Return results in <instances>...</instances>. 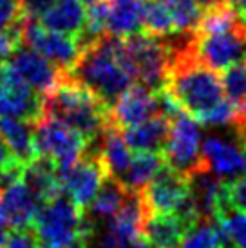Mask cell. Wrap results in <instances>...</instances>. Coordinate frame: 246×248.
I'll return each instance as SVG.
<instances>
[{
  "mask_svg": "<svg viewBox=\"0 0 246 248\" xmlns=\"http://www.w3.org/2000/svg\"><path fill=\"white\" fill-rule=\"evenodd\" d=\"M44 114L82 132L89 145L100 138L109 125V107L89 87L73 80L71 76H65L44 96Z\"/></svg>",
  "mask_w": 246,
  "mask_h": 248,
  "instance_id": "obj_1",
  "label": "cell"
},
{
  "mask_svg": "<svg viewBox=\"0 0 246 248\" xmlns=\"http://www.w3.org/2000/svg\"><path fill=\"white\" fill-rule=\"evenodd\" d=\"M67 76L89 87L107 107H110L134 83L118 63L112 53L109 33L83 49Z\"/></svg>",
  "mask_w": 246,
  "mask_h": 248,
  "instance_id": "obj_2",
  "label": "cell"
},
{
  "mask_svg": "<svg viewBox=\"0 0 246 248\" xmlns=\"http://www.w3.org/2000/svg\"><path fill=\"white\" fill-rule=\"evenodd\" d=\"M33 225L42 248H63L80 235L87 237L94 228L89 216L63 194L42 205Z\"/></svg>",
  "mask_w": 246,
  "mask_h": 248,
  "instance_id": "obj_3",
  "label": "cell"
},
{
  "mask_svg": "<svg viewBox=\"0 0 246 248\" xmlns=\"http://www.w3.org/2000/svg\"><path fill=\"white\" fill-rule=\"evenodd\" d=\"M139 194L147 214H174L186 228L194 227L201 219L192 198L188 176L170 167L163 165L156 178Z\"/></svg>",
  "mask_w": 246,
  "mask_h": 248,
  "instance_id": "obj_4",
  "label": "cell"
},
{
  "mask_svg": "<svg viewBox=\"0 0 246 248\" xmlns=\"http://www.w3.org/2000/svg\"><path fill=\"white\" fill-rule=\"evenodd\" d=\"M33 134L36 154L49 159L56 169L73 165L89 151V141L82 132L47 114H42L33 124Z\"/></svg>",
  "mask_w": 246,
  "mask_h": 248,
  "instance_id": "obj_5",
  "label": "cell"
},
{
  "mask_svg": "<svg viewBox=\"0 0 246 248\" xmlns=\"http://www.w3.org/2000/svg\"><path fill=\"white\" fill-rule=\"evenodd\" d=\"M201 147H203V134L198 120L183 110L172 114L169 136L163 145L165 165L184 176H192L198 170H203L205 163H203Z\"/></svg>",
  "mask_w": 246,
  "mask_h": 248,
  "instance_id": "obj_6",
  "label": "cell"
},
{
  "mask_svg": "<svg viewBox=\"0 0 246 248\" xmlns=\"http://www.w3.org/2000/svg\"><path fill=\"white\" fill-rule=\"evenodd\" d=\"M22 44L38 51L65 75L71 73L82 55V46L75 36L51 31L44 28L38 18L31 16H26L22 26Z\"/></svg>",
  "mask_w": 246,
  "mask_h": 248,
  "instance_id": "obj_7",
  "label": "cell"
},
{
  "mask_svg": "<svg viewBox=\"0 0 246 248\" xmlns=\"http://www.w3.org/2000/svg\"><path fill=\"white\" fill-rule=\"evenodd\" d=\"M56 170H58L62 194L67 196L82 210L94 201L103 181L107 179V172L103 169L102 161L96 156V152H89L73 165L56 169Z\"/></svg>",
  "mask_w": 246,
  "mask_h": 248,
  "instance_id": "obj_8",
  "label": "cell"
},
{
  "mask_svg": "<svg viewBox=\"0 0 246 248\" xmlns=\"http://www.w3.org/2000/svg\"><path fill=\"white\" fill-rule=\"evenodd\" d=\"M44 114V96L24 82L4 62L0 71V116H13L34 124Z\"/></svg>",
  "mask_w": 246,
  "mask_h": 248,
  "instance_id": "obj_9",
  "label": "cell"
},
{
  "mask_svg": "<svg viewBox=\"0 0 246 248\" xmlns=\"http://www.w3.org/2000/svg\"><path fill=\"white\" fill-rule=\"evenodd\" d=\"M194 51L203 65L212 71H223L246 56V31L237 28L212 35L194 33Z\"/></svg>",
  "mask_w": 246,
  "mask_h": 248,
  "instance_id": "obj_10",
  "label": "cell"
},
{
  "mask_svg": "<svg viewBox=\"0 0 246 248\" xmlns=\"http://www.w3.org/2000/svg\"><path fill=\"white\" fill-rule=\"evenodd\" d=\"M161 110L159 91H152L141 83H132L129 89L109 107V124L127 129L156 116Z\"/></svg>",
  "mask_w": 246,
  "mask_h": 248,
  "instance_id": "obj_11",
  "label": "cell"
},
{
  "mask_svg": "<svg viewBox=\"0 0 246 248\" xmlns=\"http://www.w3.org/2000/svg\"><path fill=\"white\" fill-rule=\"evenodd\" d=\"M9 65L20 76L24 82H28L38 94L46 96L56 85L65 78V73L60 71L55 63L47 60L38 51L20 44L9 56Z\"/></svg>",
  "mask_w": 246,
  "mask_h": 248,
  "instance_id": "obj_12",
  "label": "cell"
},
{
  "mask_svg": "<svg viewBox=\"0 0 246 248\" xmlns=\"http://www.w3.org/2000/svg\"><path fill=\"white\" fill-rule=\"evenodd\" d=\"M203 163L205 169L217 178L230 181L246 174V151L241 140H230L219 134H210L203 140Z\"/></svg>",
  "mask_w": 246,
  "mask_h": 248,
  "instance_id": "obj_13",
  "label": "cell"
},
{
  "mask_svg": "<svg viewBox=\"0 0 246 248\" xmlns=\"http://www.w3.org/2000/svg\"><path fill=\"white\" fill-rule=\"evenodd\" d=\"M40 207L42 201L22 183V179L0 190V223L7 228H29Z\"/></svg>",
  "mask_w": 246,
  "mask_h": 248,
  "instance_id": "obj_14",
  "label": "cell"
},
{
  "mask_svg": "<svg viewBox=\"0 0 246 248\" xmlns=\"http://www.w3.org/2000/svg\"><path fill=\"white\" fill-rule=\"evenodd\" d=\"M92 143H98L94 152L98 159L102 161L107 176L116 179L122 178L123 172L129 167L130 158H132V151L123 138L122 129L109 124L105 127V131L102 132V136Z\"/></svg>",
  "mask_w": 246,
  "mask_h": 248,
  "instance_id": "obj_15",
  "label": "cell"
},
{
  "mask_svg": "<svg viewBox=\"0 0 246 248\" xmlns=\"http://www.w3.org/2000/svg\"><path fill=\"white\" fill-rule=\"evenodd\" d=\"M169 129H170V118L159 112L141 124L122 129V132L130 151L159 152L163 151V145L169 136Z\"/></svg>",
  "mask_w": 246,
  "mask_h": 248,
  "instance_id": "obj_16",
  "label": "cell"
},
{
  "mask_svg": "<svg viewBox=\"0 0 246 248\" xmlns=\"http://www.w3.org/2000/svg\"><path fill=\"white\" fill-rule=\"evenodd\" d=\"M85 18L87 7L80 0H56L38 20L44 28L51 31L78 38L83 31Z\"/></svg>",
  "mask_w": 246,
  "mask_h": 248,
  "instance_id": "obj_17",
  "label": "cell"
},
{
  "mask_svg": "<svg viewBox=\"0 0 246 248\" xmlns=\"http://www.w3.org/2000/svg\"><path fill=\"white\" fill-rule=\"evenodd\" d=\"M186 230V225L174 214H145L141 237L151 247L179 248Z\"/></svg>",
  "mask_w": 246,
  "mask_h": 248,
  "instance_id": "obj_18",
  "label": "cell"
},
{
  "mask_svg": "<svg viewBox=\"0 0 246 248\" xmlns=\"http://www.w3.org/2000/svg\"><path fill=\"white\" fill-rule=\"evenodd\" d=\"M31 122L13 116H0V140L9 147L13 156L24 165L38 158L34 147Z\"/></svg>",
  "mask_w": 246,
  "mask_h": 248,
  "instance_id": "obj_19",
  "label": "cell"
},
{
  "mask_svg": "<svg viewBox=\"0 0 246 248\" xmlns=\"http://www.w3.org/2000/svg\"><path fill=\"white\" fill-rule=\"evenodd\" d=\"M20 179L22 183L42 201V205L46 201L53 200L58 194H62L56 167L49 159L40 158V156L24 165Z\"/></svg>",
  "mask_w": 246,
  "mask_h": 248,
  "instance_id": "obj_20",
  "label": "cell"
},
{
  "mask_svg": "<svg viewBox=\"0 0 246 248\" xmlns=\"http://www.w3.org/2000/svg\"><path fill=\"white\" fill-rule=\"evenodd\" d=\"M145 0H109L107 33L112 36H130L141 33Z\"/></svg>",
  "mask_w": 246,
  "mask_h": 248,
  "instance_id": "obj_21",
  "label": "cell"
},
{
  "mask_svg": "<svg viewBox=\"0 0 246 248\" xmlns=\"http://www.w3.org/2000/svg\"><path fill=\"white\" fill-rule=\"evenodd\" d=\"M130 192L132 190H129L120 179L107 176L100 192L96 194L94 201L89 205V214H87L89 219L94 225L98 221H109L112 216H116L122 210L125 201L129 200Z\"/></svg>",
  "mask_w": 246,
  "mask_h": 248,
  "instance_id": "obj_22",
  "label": "cell"
},
{
  "mask_svg": "<svg viewBox=\"0 0 246 248\" xmlns=\"http://www.w3.org/2000/svg\"><path fill=\"white\" fill-rule=\"evenodd\" d=\"M163 165L165 159L159 152H136L130 158L129 167L120 181L132 192H141L156 178V174L163 169Z\"/></svg>",
  "mask_w": 246,
  "mask_h": 248,
  "instance_id": "obj_23",
  "label": "cell"
},
{
  "mask_svg": "<svg viewBox=\"0 0 246 248\" xmlns=\"http://www.w3.org/2000/svg\"><path fill=\"white\" fill-rule=\"evenodd\" d=\"M179 248H232L223 235L217 221L199 219L184 232Z\"/></svg>",
  "mask_w": 246,
  "mask_h": 248,
  "instance_id": "obj_24",
  "label": "cell"
},
{
  "mask_svg": "<svg viewBox=\"0 0 246 248\" xmlns=\"http://www.w3.org/2000/svg\"><path fill=\"white\" fill-rule=\"evenodd\" d=\"M141 31L147 35L157 36V38L176 35L170 11L167 9V6L161 0H145Z\"/></svg>",
  "mask_w": 246,
  "mask_h": 248,
  "instance_id": "obj_25",
  "label": "cell"
},
{
  "mask_svg": "<svg viewBox=\"0 0 246 248\" xmlns=\"http://www.w3.org/2000/svg\"><path fill=\"white\" fill-rule=\"evenodd\" d=\"M170 11L176 35H192L203 18V9L196 0H161Z\"/></svg>",
  "mask_w": 246,
  "mask_h": 248,
  "instance_id": "obj_26",
  "label": "cell"
},
{
  "mask_svg": "<svg viewBox=\"0 0 246 248\" xmlns=\"http://www.w3.org/2000/svg\"><path fill=\"white\" fill-rule=\"evenodd\" d=\"M221 83L225 98L233 105L246 102V56L221 71Z\"/></svg>",
  "mask_w": 246,
  "mask_h": 248,
  "instance_id": "obj_27",
  "label": "cell"
},
{
  "mask_svg": "<svg viewBox=\"0 0 246 248\" xmlns=\"http://www.w3.org/2000/svg\"><path fill=\"white\" fill-rule=\"evenodd\" d=\"M143 237H134V235L123 234L116 227H112L109 221H105V225L100 232H92L87 235V248H138L139 241Z\"/></svg>",
  "mask_w": 246,
  "mask_h": 248,
  "instance_id": "obj_28",
  "label": "cell"
},
{
  "mask_svg": "<svg viewBox=\"0 0 246 248\" xmlns=\"http://www.w3.org/2000/svg\"><path fill=\"white\" fill-rule=\"evenodd\" d=\"M217 225L232 248H246V212L228 208L217 217Z\"/></svg>",
  "mask_w": 246,
  "mask_h": 248,
  "instance_id": "obj_29",
  "label": "cell"
},
{
  "mask_svg": "<svg viewBox=\"0 0 246 248\" xmlns=\"http://www.w3.org/2000/svg\"><path fill=\"white\" fill-rule=\"evenodd\" d=\"M28 15L22 9L20 0H0V31L11 33L22 42V26Z\"/></svg>",
  "mask_w": 246,
  "mask_h": 248,
  "instance_id": "obj_30",
  "label": "cell"
},
{
  "mask_svg": "<svg viewBox=\"0 0 246 248\" xmlns=\"http://www.w3.org/2000/svg\"><path fill=\"white\" fill-rule=\"evenodd\" d=\"M226 200L232 208L246 212V174L226 181Z\"/></svg>",
  "mask_w": 246,
  "mask_h": 248,
  "instance_id": "obj_31",
  "label": "cell"
},
{
  "mask_svg": "<svg viewBox=\"0 0 246 248\" xmlns=\"http://www.w3.org/2000/svg\"><path fill=\"white\" fill-rule=\"evenodd\" d=\"M2 248H42L34 230L29 228H16L7 234V239Z\"/></svg>",
  "mask_w": 246,
  "mask_h": 248,
  "instance_id": "obj_32",
  "label": "cell"
},
{
  "mask_svg": "<svg viewBox=\"0 0 246 248\" xmlns=\"http://www.w3.org/2000/svg\"><path fill=\"white\" fill-rule=\"evenodd\" d=\"M55 2L56 0H20L24 13L31 18H40Z\"/></svg>",
  "mask_w": 246,
  "mask_h": 248,
  "instance_id": "obj_33",
  "label": "cell"
},
{
  "mask_svg": "<svg viewBox=\"0 0 246 248\" xmlns=\"http://www.w3.org/2000/svg\"><path fill=\"white\" fill-rule=\"evenodd\" d=\"M20 44L22 42L16 36L11 35V33H2L0 31V62H6Z\"/></svg>",
  "mask_w": 246,
  "mask_h": 248,
  "instance_id": "obj_34",
  "label": "cell"
},
{
  "mask_svg": "<svg viewBox=\"0 0 246 248\" xmlns=\"http://www.w3.org/2000/svg\"><path fill=\"white\" fill-rule=\"evenodd\" d=\"M198 2V6L203 9V13L206 11H212V9H217L221 6H226L225 0H196Z\"/></svg>",
  "mask_w": 246,
  "mask_h": 248,
  "instance_id": "obj_35",
  "label": "cell"
},
{
  "mask_svg": "<svg viewBox=\"0 0 246 248\" xmlns=\"http://www.w3.org/2000/svg\"><path fill=\"white\" fill-rule=\"evenodd\" d=\"M235 9V13H237V18H239V22L243 24V28L246 29V0H241L237 6L233 7Z\"/></svg>",
  "mask_w": 246,
  "mask_h": 248,
  "instance_id": "obj_36",
  "label": "cell"
},
{
  "mask_svg": "<svg viewBox=\"0 0 246 248\" xmlns=\"http://www.w3.org/2000/svg\"><path fill=\"white\" fill-rule=\"evenodd\" d=\"M63 248H87V237H85V235H80V237L73 239L71 243H67Z\"/></svg>",
  "mask_w": 246,
  "mask_h": 248,
  "instance_id": "obj_37",
  "label": "cell"
},
{
  "mask_svg": "<svg viewBox=\"0 0 246 248\" xmlns=\"http://www.w3.org/2000/svg\"><path fill=\"white\" fill-rule=\"evenodd\" d=\"M235 127V136L241 140V143L245 147L246 151V124H241V125H233Z\"/></svg>",
  "mask_w": 246,
  "mask_h": 248,
  "instance_id": "obj_38",
  "label": "cell"
},
{
  "mask_svg": "<svg viewBox=\"0 0 246 248\" xmlns=\"http://www.w3.org/2000/svg\"><path fill=\"white\" fill-rule=\"evenodd\" d=\"M83 6L89 7V6H94V4H98V2H102V0H80Z\"/></svg>",
  "mask_w": 246,
  "mask_h": 248,
  "instance_id": "obj_39",
  "label": "cell"
},
{
  "mask_svg": "<svg viewBox=\"0 0 246 248\" xmlns=\"http://www.w3.org/2000/svg\"><path fill=\"white\" fill-rule=\"evenodd\" d=\"M239 2H241V0H225V4H226V6H230V7H235Z\"/></svg>",
  "mask_w": 246,
  "mask_h": 248,
  "instance_id": "obj_40",
  "label": "cell"
},
{
  "mask_svg": "<svg viewBox=\"0 0 246 248\" xmlns=\"http://www.w3.org/2000/svg\"><path fill=\"white\" fill-rule=\"evenodd\" d=\"M138 248H156V247H151V245L145 241V239H141V241H139V245H138Z\"/></svg>",
  "mask_w": 246,
  "mask_h": 248,
  "instance_id": "obj_41",
  "label": "cell"
}]
</instances>
